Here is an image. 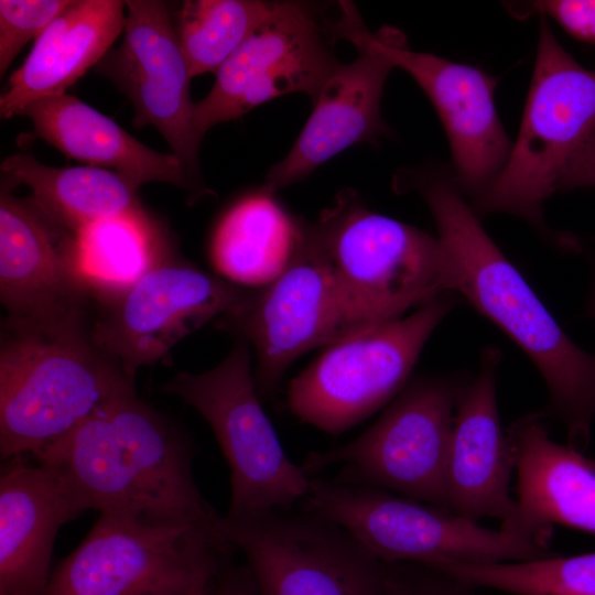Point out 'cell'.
Wrapping results in <instances>:
<instances>
[{
	"label": "cell",
	"mask_w": 595,
	"mask_h": 595,
	"mask_svg": "<svg viewBox=\"0 0 595 595\" xmlns=\"http://www.w3.org/2000/svg\"><path fill=\"white\" fill-rule=\"evenodd\" d=\"M299 232L300 221L261 187L239 199L219 220L210 244L213 264L235 284L263 286L290 261Z\"/></svg>",
	"instance_id": "cell-25"
},
{
	"label": "cell",
	"mask_w": 595,
	"mask_h": 595,
	"mask_svg": "<svg viewBox=\"0 0 595 595\" xmlns=\"http://www.w3.org/2000/svg\"><path fill=\"white\" fill-rule=\"evenodd\" d=\"M588 312L591 316L595 320V278L593 280L592 289H591V295H589V302H588Z\"/></svg>",
	"instance_id": "cell-34"
},
{
	"label": "cell",
	"mask_w": 595,
	"mask_h": 595,
	"mask_svg": "<svg viewBox=\"0 0 595 595\" xmlns=\"http://www.w3.org/2000/svg\"><path fill=\"white\" fill-rule=\"evenodd\" d=\"M500 351L485 348L480 367L458 397L447 459L450 509L477 521L494 517L509 523L517 510L509 485L515 461L497 403Z\"/></svg>",
	"instance_id": "cell-18"
},
{
	"label": "cell",
	"mask_w": 595,
	"mask_h": 595,
	"mask_svg": "<svg viewBox=\"0 0 595 595\" xmlns=\"http://www.w3.org/2000/svg\"><path fill=\"white\" fill-rule=\"evenodd\" d=\"M75 234L31 198L0 194V299L8 318L56 323L90 318L93 300L73 260Z\"/></svg>",
	"instance_id": "cell-17"
},
{
	"label": "cell",
	"mask_w": 595,
	"mask_h": 595,
	"mask_svg": "<svg viewBox=\"0 0 595 595\" xmlns=\"http://www.w3.org/2000/svg\"><path fill=\"white\" fill-rule=\"evenodd\" d=\"M232 547L199 527L100 513L41 595H191L219 574Z\"/></svg>",
	"instance_id": "cell-9"
},
{
	"label": "cell",
	"mask_w": 595,
	"mask_h": 595,
	"mask_svg": "<svg viewBox=\"0 0 595 595\" xmlns=\"http://www.w3.org/2000/svg\"><path fill=\"white\" fill-rule=\"evenodd\" d=\"M84 510L61 474L26 455L0 474V595H41L60 528Z\"/></svg>",
	"instance_id": "cell-19"
},
{
	"label": "cell",
	"mask_w": 595,
	"mask_h": 595,
	"mask_svg": "<svg viewBox=\"0 0 595 595\" xmlns=\"http://www.w3.org/2000/svg\"><path fill=\"white\" fill-rule=\"evenodd\" d=\"M72 0H0V76L21 48L37 39Z\"/></svg>",
	"instance_id": "cell-29"
},
{
	"label": "cell",
	"mask_w": 595,
	"mask_h": 595,
	"mask_svg": "<svg viewBox=\"0 0 595 595\" xmlns=\"http://www.w3.org/2000/svg\"><path fill=\"white\" fill-rule=\"evenodd\" d=\"M468 379L420 376L410 379L380 418L342 446L306 455L310 477L340 466L335 480L397 493L448 508L447 459L455 408Z\"/></svg>",
	"instance_id": "cell-7"
},
{
	"label": "cell",
	"mask_w": 595,
	"mask_h": 595,
	"mask_svg": "<svg viewBox=\"0 0 595 595\" xmlns=\"http://www.w3.org/2000/svg\"><path fill=\"white\" fill-rule=\"evenodd\" d=\"M455 304L441 294L410 314L345 335L294 377L286 405L301 422L340 434L391 402L434 329Z\"/></svg>",
	"instance_id": "cell-8"
},
{
	"label": "cell",
	"mask_w": 595,
	"mask_h": 595,
	"mask_svg": "<svg viewBox=\"0 0 595 595\" xmlns=\"http://www.w3.org/2000/svg\"><path fill=\"white\" fill-rule=\"evenodd\" d=\"M303 227L329 275L342 337L451 292L439 237L372 212L353 191Z\"/></svg>",
	"instance_id": "cell-4"
},
{
	"label": "cell",
	"mask_w": 595,
	"mask_h": 595,
	"mask_svg": "<svg viewBox=\"0 0 595 595\" xmlns=\"http://www.w3.org/2000/svg\"><path fill=\"white\" fill-rule=\"evenodd\" d=\"M125 35L119 47L96 71L127 95L134 109L133 125L153 126L166 140L192 178L199 173L201 141L194 128L191 72L167 6L159 0H128Z\"/></svg>",
	"instance_id": "cell-16"
},
{
	"label": "cell",
	"mask_w": 595,
	"mask_h": 595,
	"mask_svg": "<svg viewBox=\"0 0 595 595\" xmlns=\"http://www.w3.org/2000/svg\"><path fill=\"white\" fill-rule=\"evenodd\" d=\"M91 318L28 323L6 318L0 345V453L33 455L100 407L136 392L121 366L93 339Z\"/></svg>",
	"instance_id": "cell-3"
},
{
	"label": "cell",
	"mask_w": 595,
	"mask_h": 595,
	"mask_svg": "<svg viewBox=\"0 0 595 595\" xmlns=\"http://www.w3.org/2000/svg\"><path fill=\"white\" fill-rule=\"evenodd\" d=\"M595 125V72L564 50L542 17L533 77L517 140L480 213H508L543 228L542 206Z\"/></svg>",
	"instance_id": "cell-6"
},
{
	"label": "cell",
	"mask_w": 595,
	"mask_h": 595,
	"mask_svg": "<svg viewBox=\"0 0 595 595\" xmlns=\"http://www.w3.org/2000/svg\"><path fill=\"white\" fill-rule=\"evenodd\" d=\"M217 577L215 595H259L247 564L244 566L225 564Z\"/></svg>",
	"instance_id": "cell-33"
},
{
	"label": "cell",
	"mask_w": 595,
	"mask_h": 595,
	"mask_svg": "<svg viewBox=\"0 0 595 595\" xmlns=\"http://www.w3.org/2000/svg\"><path fill=\"white\" fill-rule=\"evenodd\" d=\"M327 31L356 48L382 54L423 89L445 129L462 188L476 197L494 182L512 148L495 107L496 78L470 65L412 51L393 28L372 32L348 1L339 3V14Z\"/></svg>",
	"instance_id": "cell-12"
},
{
	"label": "cell",
	"mask_w": 595,
	"mask_h": 595,
	"mask_svg": "<svg viewBox=\"0 0 595 595\" xmlns=\"http://www.w3.org/2000/svg\"><path fill=\"white\" fill-rule=\"evenodd\" d=\"M419 191L447 256L451 292L463 295L529 356L549 391L539 415L560 420L569 445L585 450L595 418V354L560 327L452 182L424 177Z\"/></svg>",
	"instance_id": "cell-2"
},
{
	"label": "cell",
	"mask_w": 595,
	"mask_h": 595,
	"mask_svg": "<svg viewBox=\"0 0 595 595\" xmlns=\"http://www.w3.org/2000/svg\"><path fill=\"white\" fill-rule=\"evenodd\" d=\"M126 2L72 0L35 40L0 96L1 118L20 116L31 102L64 94L110 51L123 31Z\"/></svg>",
	"instance_id": "cell-23"
},
{
	"label": "cell",
	"mask_w": 595,
	"mask_h": 595,
	"mask_svg": "<svg viewBox=\"0 0 595 595\" xmlns=\"http://www.w3.org/2000/svg\"><path fill=\"white\" fill-rule=\"evenodd\" d=\"M20 116L30 119L37 138L88 166L118 172L139 186L148 182L169 183L195 199L208 193L176 155L147 147L75 96L64 93L35 100Z\"/></svg>",
	"instance_id": "cell-22"
},
{
	"label": "cell",
	"mask_w": 595,
	"mask_h": 595,
	"mask_svg": "<svg viewBox=\"0 0 595 595\" xmlns=\"http://www.w3.org/2000/svg\"><path fill=\"white\" fill-rule=\"evenodd\" d=\"M539 413L506 431L517 476V510L502 524L549 542L553 524L595 534V461L554 442Z\"/></svg>",
	"instance_id": "cell-21"
},
{
	"label": "cell",
	"mask_w": 595,
	"mask_h": 595,
	"mask_svg": "<svg viewBox=\"0 0 595 595\" xmlns=\"http://www.w3.org/2000/svg\"><path fill=\"white\" fill-rule=\"evenodd\" d=\"M357 51L354 61L338 64L331 74L294 144L269 170L263 190L274 194L302 181L346 149L374 143L387 134L380 104L394 67L374 50Z\"/></svg>",
	"instance_id": "cell-20"
},
{
	"label": "cell",
	"mask_w": 595,
	"mask_h": 595,
	"mask_svg": "<svg viewBox=\"0 0 595 595\" xmlns=\"http://www.w3.org/2000/svg\"><path fill=\"white\" fill-rule=\"evenodd\" d=\"M173 256L162 227L143 208L75 234V270L93 302L120 294Z\"/></svg>",
	"instance_id": "cell-26"
},
{
	"label": "cell",
	"mask_w": 595,
	"mask_h": 595,
	"mask_svg": "<svg viewBox=\"0 0 595 595\" xmlns=\"http://www.w3.org/2000/svg\"><path fill=\"white\" fill-rule=\"evenodd\" d=\"M393 595H476L472 587L435 567L414 563H391Z\"/></svg>",
	"instance_id": "cell-30"
},
{
	"label": "cell",
	"mask_w": 595,
	"mask_h": 595,
	"mask_svg": "<svg viewBox=\"0 0 595 595\" xmlns=\"http://www.w3.org/2000/svg\"><path fill=\"white\" fill-rule=\"evenodd\" d=\"M209 424L230 469L227 519L293 507L311 477L284 453L257 391L251 348L238 337L225 359L199 374L181 371L162 386Z\"/></svg>",
	"instance_id": "cell-10"
},
{
	"label": "cell",
	"mask_w": 595,
	"mask_h": 595,
	"mask_svg": "<svg viewBox=\"0 0 595 595\" xmlns=\"http://www.w3.org/2000/svg\"><path fill=\"white\" fill-rule=\"evenodd\" d=\"M322 34L305 6L279 2L269 20L217 69L209 93L195 102L198 139L214 126L283 95L301 93L314 102L339 64Z\"/></svg>",
	"instance_id": "cell-15"
},
{
	"label": "cell",
	"mask_w": 595,
	"mask_h": 595,
	"mask_svg": "<svg viewBox=\"0 0 595 595\" xmlns=\"http://www.w3.org/2000/svg\"><path fill=\"white\" fill-rule=\"evenodd\" d=\"M578 187H595V125L570 161L558 191Z\"/></svg>",
	"instance_id": "cell-32"
},
{
	"label": "cell",
	"mask_w": 595,
	"mask_h": 595,
	"mask_svg": "<svg viewBox=\"0 0 595 595\" xmlns=\"http://www.w3.org/2000/svg\"><path fill=\"white\" fill-rule=\"evenodd\" d=\"M259 595H393L391 563L337 522L302 507L227 519Z\"/></svg>",
	"instance_id": "cell-11"
},
{
	"label": "cell",
	"mask_w": 595,
	"mask_h": 595,
	"mask_svg": "<svg viewBox=\"0 0 595 595\" xmlns=\"http://www.w3.org/2000/svg\"><path fill=\"white\" fill-rule=\"evenodd\" d=\"M1 188L26 185L31 199L63 228L84 227L119 214L140 210L139 185L127 176L94 166L55 167L17 153L1 163Z\"/></svg>",
	"instance_id": "cell-24"
},
{
	"label": "cell",
	"mask_w": 595,
	"mask_h": 595,
	"mask_svg": "<svg viewBox=\"0 0 595 595\" xmlns=\"http://www.w3.org/2000/svg\"><path fill=\"white\" fill-rule=\"evenodd\" d=\"M32 457L61 474L84 511L194 526L227 539L225 516L194 480L192 441L137 393L100 407Z\"/></svg>",
	"instance_id": "cell-1"
},
{
	"label": "cell",
	"mask_w": 595,
	"mask_h": 595,
	"mask_svg": "<svg viewBox=\"0 0 595 595\" xmlns=\"http://www.w3.org/2000/svg\"><path fill=\"white\" fill-rule=\"evenodd\" d=\"M433 567L472 587L513 595H595V552L496 563L450 561Z\"/></svg>",
	"instance_id": "cell-28"
},
{
	"label": "cell",
	"mask_w": 595,
	"mask_h": 595,
	"mask_svg": "<svg viewBox=\"0 0 595 595\" xmlns=\"http://www.w3.org/2000/svg\"><path fill=\"white\" fill-rule=\"evenodd\" d=\"M523 7L552 18L574 39L595 45V0H541Z\"/></svg>",
	"instance_id": "cell-31"
},
{
	"label": "cell",
	"mask_w": 595,
	"mask_h": 595,
	"mask_svg": "<svg viewBox=\"0 0 595 595\" xmlns=\"http://www.w3.org/2000/svg\"><path fill=\"white\" fill-rule=\"evenodd\" d=\"M220 322L252 348L261 399L275 391L301 355L342 337L332 282L303 221L285 268L268 284L250 288L240 305Z\"/></svg>",
	"instance_id": "cell-14"
},
{
	"label": "cell",
	"mask_w": 595,
	"mask_h": 595,
	"mask_svg": "<svg viewBox=\"0 0 595 595\" xmlns=\"http://www.w3.org/2000/svg\"><path fill=\"white\" fill-rule=\"evenodd\" d=\"M279 2L260 0H186L175 30L191 76L216 73L239 46L273 14Z\"/></svg>",
	"instance_id": "cell-27"
},
{
	"label": "cell",
	"mask_w": 595,
	"mask_h": 595,
	"mask_svg": "<svg viewBox=\"0 0 595 595\" xmlns=\"http://www.w3.org/2000/svg\"><path fill=\"white\" fill-rule=\"evenodd\" d=\"M249 289L173 256L120 294L93 302L91 336L134 381L140 367L235 311Z\"/></svg>",
	"instance_id": "cell-13"
},
{
	"label": "cell",
	"mask_w": 595,
	"mask_h": 595,
	"mask_svg": "<svg viewBox=\"0 0 595 595\" xmlns=\"http://www.w3.org/2000/svg\"><path fill=\"white\" fill-rule=\"evenodd\" d=\"M302 502L347 529L389 563H496L551 554L549 542L536 537L502 527L493 530L452 509L379 488L311 477Z\"/></svg>",
	"instance_id": "cell-5"
},
{
	"label": "cell",
	"mask_w": 595,
	"mask_h": 595,
	"mask_svg": "<svg viewBox=\"0 0 595 595\" xmlns=\"http://www.w3.org/2000/svg\"><path fill=\"white\" fill-rule=\"evenodd\" d=\"M207 589H208V586H203L196 589L195 592H193L191 595H206Z\"/></svg>",
	"instance_id": "cell-35"
}]
</instances>
